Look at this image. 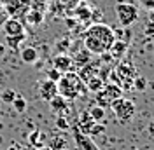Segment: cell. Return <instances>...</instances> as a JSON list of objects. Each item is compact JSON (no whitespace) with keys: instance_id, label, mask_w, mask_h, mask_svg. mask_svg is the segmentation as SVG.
<instances>
[{"instance_id":"1","label":"cell","mask_w":154,"mask_h":150,"mask_svg":"<svg viewBox=\"0 0 154 150\" xmlns=\"http://www.w3.org/2000/svg\"><path fill=\"white\" fill-rule=\"evenodd\" d=\"M114 40V30L103 23H93L84 33V47L91 54H96V56L109 52Z\"/></svg>"},{"instance_id":"2","label":"cell","mask_w":154,"mask_h":150,"mask_svg":"<svg viewBox=\"0 0 154 150\" xmlns=\"http://www.w3.org/2000/svg\"><path fill=\"white\" fill-rule=\"evenodd\" d=\"M56 86H58V94L63 96L67 101H75L81 96H84L88 91L84 80L74 70L61 74V77H60V80L56 82Z\"/></svg>"},{"instance_id":"3","label":"cell","mask_w":154,"mask_h":150,"mask_svg":"<svg viewBox=\"0 0 154 150\" xmlns=\"http://www.w3.org/2000/svg\"><path fill=\"white\" fill-rule=\"evenodd\" d=\"M110 108L114 110V115H116V119H117L119 124H128V122L135 117V112H137L135 103L131 100H126L125 96L114 100V101L110 103Z\"/></svg>"},{"instance_id":"4","label":"cell","mask_w":154,"mask_h":150,"mask_svg":"<svg viewBox=\"0 0 154 150\" xmlns=\"http://www.w3.org/2000/svg\"><path fill=\"white\" fill-rule=\"evenodd\" d=\"M116 16H117L119 25L123 28H128L138 19V7L130 2H117L116 4Z\"/></svg>"},{"instance_id":"5","label":"cell","mask_w":154,"mask_h":150,"mask_svg":"<svg viewBox=\"0 0 154 150\" xmlns=\"http://www.w3.org/2000/svg\"><path fill=\"white\" fill-rule=\"evenodd\" d=\"M30 5H32V0H5L2 7L9 18H21L30 9Z\"/></svg>"},{"instance_id":"6","label":"cell","mask_w":154,"mask_h":150,"mask_svg":"<svg viewBox=\"0 0 154 150\" xmlns=\"http://www.w3.org/2000/svg\"><path fill=\"white\" fill-rule=\"evenodd\" d=\"M70 131H72V138H74V141H75L77 150H100L98 145L93 141V138H89L88 134L81 133L79 129H77V126L70 128Z\"/></svg>"},{"instance_id":"7","label":"cell","mask_w":154,"mask_h":150,"mask_svg":"<svg viewBox=\"0 0 154 150\" xmlns=\"http://www.w3.org/2000/svg\"><path fill=\"white\" fill-rule=\"evenodd\" d=\"M37 94L40 100L44 101H51L54 96L58 94V86L56 82L49 80V79H44V80H38L37 84Z\"/></svg>"},{"instance_id":"8","label":"cell","mask_w":154,"mask_h":150,"mask_svg":"<svg viewBox=\"0 0 154 150\" xmlns=\"http://www.w3.org/2000/svg\"><path fill=\"white\" fill-rule=\"evenodd\" d=\"M2 28L5 32V37H14V35H23V33H26L25 32V25L21 23V19L19 18H9L4 21V25H2Z\"/></svg>"},{"instance_id":"9","label":"cell","mask_w":154,"mask_h":150,"mask_svg":"<svg viewBox=\"0 0 154 150\" xmlns=\"http://www.w3.org/2000/svg\"><path fill=\"white\" fill-rule=\"evenodd\" d=\"M100 68H102V63H100V59H91L89 63H86L84 66H81L79 70H77V75L86 82L88 79H91V77H95V75H98V72H100Z\"/></svg>"},{"instance_id":"10","label":"cell","mask_w":154,"mask_h":150,"mask_svg":"<svg viewBox=\"0 0 154 150\" xmlns=\"http://www.w3.org/2000/svg\"><path fill=\"white\" fill-rule=\"evenodd\" d=\"M53 68H56L58 72L65 74V72H72L74 70V63H72V56L70 54H56L53 58Z\"/></svg>"},{"instance_id":"11","label":"cell","mask_w":154,"mask_h":150,"mask_svg":"<svg viewBox=\"0 0 154 150\" xmlns=\"http://www.w3.org/2000/svg\"><path fill=\"white\" fill-rule=\"evenodd\" d=\"M128 46H130V42H125V40H114V44H112L110 49H109V54L112 56L114 61H121V59L125 58L126 51H128Z\"/></svg>"},{"instance_id":"12","label":"cell","mask_w":154,"mask_h":150,"mask_svg":"<svg viewBox=\"0 0 154 150\" xmlns=\"http://www.w3.org/2000/svg\"><path fill=\"white\" fill-rule=\"evenodd\" d=\"M49 105H51V110H53L54 113L61 115V117H67V113H68V101L63 98V96L56 94V96L49 101Z\"/></svg>"},{"instance_id":"13","label":"cell","mask_w":154,"mask_h":150,"mask_svg":"<svg viewBox=\"0 0 154 150\" xmlns=\"http://www.w3.org/2000/svg\"><path fill=\"white\" fill-rule=\"evenodd\" d=\"M75 126H77V129H79L81 133H84V134H89L91 128L95 126V121L91 119L89 112H82L81 115H79V122H77Z\"/></svg>"},{"instance_id":"14","label":"cell","mask_w":154,"mask_h":150,"mask_svg":"<svg viewBox=\"0 0 154 150\" xmlns=\"http://www.w3.org/2000/svg\"><path fill=\"white\" fill-rule=\"evenodd\" d=\"M19 58H21V61L23 63H26V65H33L35 61L38 59V51L35 47H23L21 51H19Z\"/></svg>"},{"instance_id":"15","label":"cell","mask_w":154,"mask_h":150,"mask_svg":"<svg viewBox=\"0 0 154 150\" xmlns=\"http://www.w3.org/2000/svg\"><path fill=\"white\" fill-rule=\"evenodd\" d=\"M91 56H93V54L88 51L86 47H84V49H81L79 52H75V54L72 56V63H74V68H75V70H79L81 66H84L86 63H89V61H91Z\"/></svg>"},{"instance_id":"16","label":"cell","mask_w":154,"mask_h":150,"mask_svg":"<svg viewBox=\"0 0 154 150\" xmlns=\"http://www.w3.org/2000/svg\"><path fill=\"white\" fill-rule=\"evenodd\" d=\"M23 18L26 19V23H28V25L37 26V25H40V23L44 21V14H42V10H37V9H33V7H30V9L25 12V16H23Z\"/></svg>"},{"instance_id":"17","label":"cell","mask_w":154,"mask_h":150,"mask_svg":"<svg viewBox=\"0 0 154 150\" xmlns=\"http://www.w3.org/2000/svg\"><path fill=\"white\" fill-rule=\"evenodd\" d=\"M91 10L93 9H91L89 5H86V4H79L72 12L75 14V18L79 19V21H91Z\"/></svg>"},{"instance_id":"18","label":"cell","mask_w":154,"mask_h":150,"mask_svg":"<svg viewBox=\"0 0 154 150\" xmlns=\"http://www.w3.org/2000/svg\"><path fill=\"white\" fill-rule=\"evenodd\" d=\"M86 89L89 91V93H98L102 87H103V84H105V80L100 77V75H95V77H91V79H88L86 82Z\"/></svg>"},{"instance_id":"19","label":"cell","mask_w":154,"mask_h":150,"mask_svg":"<svg viewBox=\"0 0 154 150\" xmlns=\"http://www.w3.org/2000/svg\"><path fill=\"white\" fill-rule=\"evenodd\" d=\"M103 93L114 101V100H117V98H121L123 96V89L119 87V86H116V84H112V82H105L103 84Z\"/></svg>"},{"instance_id":"20","label":"cell","mask_w":154,"mask_h":150,"mask_svg":"<svg viewBox=\"0 0 154 150\" xmlns=\"http://www.w3.org/2000/svg\"><path fill=\"white\" fill-rule=\"evenodd\" d=\"M67 136L65 134H56L53 136L51 141H49V148L51 150H65L67 148Z\"/></svg>"},{"instance_id":"21","label":"cell","mask_w":154,"mask_h":150,"mask_svg":"<svg viewBox=\"0 0 154 150\" xmlns=\"http://www.w3.org/2000/svg\"><path fill=\"white\" fill-rule=\"evenodd\" d=\"M30 140V145H35V147H44V140H46V134L44 133H40L38 129H33L32 131V134L28 136Z\"/></svg>"},{"instance_id":"22","label":"cell","mask_w":154,"mask_h":150,"mask_svg":"<svg viewBox=\"0 0 154 150\" xmlns=\"http://www.w3.org/2000/svg\"><path fill=\"white\" fill-rule=\"evenodd\" d=\"M89 115H91V119L95 122H102L103 119H105V108H102V106H98V105H95V106H91L89 110Z\"/></svg>"},{"instance_id":"23","label":"cell","mask_w":154,"mask_h":150,"mask_svg":"<svg viewBox=\"0 0 154 150\" xmlns=\"http://www.w3.org/2000/svg\"><path fill=\"white\" fill-rule=\"evenodd\" d=\"M96 94V105L98 106H102V108H107V106H110V103H112V100L107 96L105 93H103V87L98 91V93H95Z\"/></svg>"},{"instance_id":"24","label":"cell","mask_w":154,"mask_h":150,"mask_svg":"<svg viewBox=\"0 0 154 150\" xmlns=\"http://www.w3.org/2000/svg\"><path fill=\"white\" fill-rule=\"evenodd\" d=\"M12 106H14V110L18 113H23L26 110V100H25L23 96L16 94V98H14V101H12Z\"/></svg>"},{"instance_id":"25","label":"cell","mask_w":154,"mask_h":150,"mask_svg":"<svg viewBox=\"0 0 154 150\" xmlns=\"http://www.w3.org/2000/svg\"><path fill=\"white\" fill-rule=\"evenodd\" d=\"M25 38H26V33H23V35H14V37H5V40H7V44H9L11 49H18L19 44L25 42Z\"/></svg>"},{"instance_id":"26","label":"cell","mask_w":154,"mask_h":150,"mask_svg":"<svg viewBox=\"0 0 154 150\" xmlns=\"http://www.w3.org/2000/svg\"><path fill=\"white\" fill-rule=\"evenodd\" d=\"M70 49V38H60L56 42V54H65Z\"/></svg>"},{"instance_id":"27","label":"cell","mask_w":154,"mask_h":150,"mask_svg":"<svg viewBox=\"0 0 154 150\" xmlns=\"http://www.w3.org/2000/svg\"><path fill=\"white\" fill-rule=\"evenodd\" d=\"M145 87H147V79L137 75V77L133 79V87H131V89L138 91V93H142V91H145Z\"/></svg>"},{"instance_id":"28","label":"cell","mask_w":154,"mask_h":150,"mask_svg":"<svg viewBox=\"0 0 154 150\" xmlns=\"http://www.w3.org/2000/svg\"><path fill=\"white\" fill-rule=\"evenodd\" d=\"M56 128L60 129V131H70V122H68L67 117L58 115L56 117Z\"/></svg>"},{"instance_id":"29","label":"cell","mask_w":154,"mask_h":150,"mask_svg":"<svg viewBox=\"0 0 154 150\" xmlns=\"http://www.w3.org/2000/svg\"><path fill=\"white\" fill-rule=\"evenodd\" d=\"M105 133V126L102 124V122H95V126L91 128V131H89V138H95V136H98V134H103Z\"/></svg>"},{"instance_id":"30","label":"cell","mask_w":154,"mask_h":150,"mask_svg":"<svg viewBox=\"0 0 154 150\" xmlns=\"http://www.w3.org/2000/svg\"><path fill=\"white\" fill-rule=\"evenodd\" d=\"M14 98H16V91H12V89H7V91H4V93L0 94V100L4 103H12Z\"/></svg>"},{"instance_id":"31","label":"cell","mask_w":154,"mask_h":150,"mask_svg":"<svg viewBox=\"0 0 154 150\" xmlns=\"http://www.w3.org/2000/svg\"><path fill=\"white\" fill-rule=\"evenodd\" d=\"M61 5H63V9L65 10H74L81 4V0H58Z\"/></svg>"},{"instance_id":"32","label":"cell","mask_w":154,"mask_h":150,"mask_svg":"<svg viewBox=\"0 0 154 150\" xmlns=\"http://www.w3.org/2000/svg\"><path fill=\"white\" fill-rule=\"evenodd\" d=\"M46 79H49V80H53V82H58L60 80V77H61V72H58L56 68H49L48 72H46Z\"/></svg>"},{"instance_id":"33","label":"cell","mask_w":154,"mask_h":150,"mask_svg":"<svg viewBox=\"0 0 154 150\" xmlns=\"http://www.w3.org/2000/svg\"><path fill=\"white\" fill-rule=\"evenodd\" d=\"M145 33H147V35H154V26H152V25H149V26H147Z\"/></svg>"},{"instance_id":"34","label":"cell","mask_w":154,"mask_h":150,"mask_svg":"<svg viewBox=\"0 0 154 150\" xmlns=\"http://www.w3.org/2000/svg\"><path fill=\"white\" fill-rule=\"evenodd\" d=\"M7 19V14L4 12V14H0V28H2V25H4V21Z\"/></svg>"},{"instance_id":"35","label":"cell","mask_w":154,"mask_h":150,"mask_svg":"<svg viewBox=\"0 0 154 150\" xmlns=\"http://www.w3.org/2000/svg\"><path fill=\"white\" fill-rule=\"evenodd\" d=\"M4 52H5V46L0 44V56H4Z\"/></svg>"},{"instance_id":"36","label":"cell","mask_w":154,"mask_h":150,"mask_svg":"<svg viewBox=\"0 0 154 150\" xmlns=\"http://www.w3.org/2000/svg\"><path fill=\"white\" fill-rule=\"evenodd\" d=\"M37 150H51V148H49V147H38Z\"/></svg>"},{"instance_id":"37","label":"cell","mask_w":154,"mask_h":150,"mask_svg":"<svg viewBox=\"0 0 154 150\" xmlns=\"http://www.w3.org/2000/svg\"><path fill=\"white\" fill-rule=\"evenodd\" d=\"M4 2H5V0H0V5H4Z\"/></svg>"}]
</instances>
